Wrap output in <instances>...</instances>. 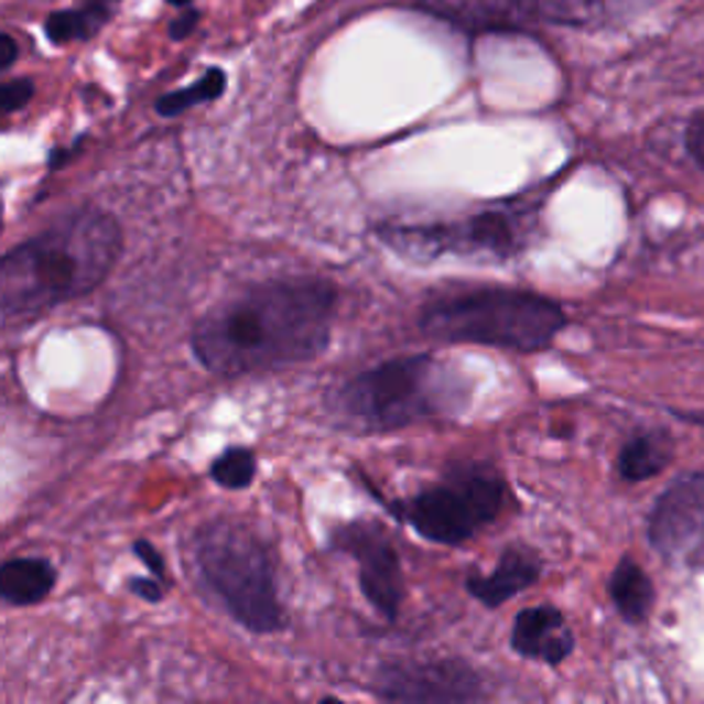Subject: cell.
I'll use <instances>...</instances> for the list:
<instances>
[{"label": "cell", "instance_id": "5b68a950", "mask_svg": "<svg viewBox=\"0 0 704 704\" xmlns=\"http://www.w3.org/2000/svg\"><path fill=\"white\" fill-rule=\"evenodd\" d=\"M193 559L204 589L248 633L270 636L286 628L273 553L251 529L231 520L202 526Z\"/></svg>", "mask_w": 704, "mask_h": 704}, {"label": "cell", "instance_id": "3957f363", "mask_svg": "<svg viewBox=\"0 0 704 704\" xmlns=\"http://www.w3.org/2000/svg\"><path fill=\"white\" fill-rule=\"evenodd\" d=\"M419 328L430 339L448 345L542 353L567 328V314L556 301L537 292L485 286L426 303L419 314Z\"/></svg>", "mask_w": 704, "mask_h": 704}, {"label": "cell", "instance_id": "9a60e30c", "mask_svg": "<svg viewBox=\"0 0 704 704\" xmlns=\"http://www.w3.org/2000/svg\"><path fill=\"white\" fill-rule=\"evenodd\" d=\"M674 457V446L667 432L641 430L622 443L617 457V474L622 481H647L663 474Z\"/></svg>", "mask_w": 704, "mask_h": 704}, {"label": "cell", "instance_id": "ba28073f", "mask_svg": "<svg viewBox=\"0 0 704 704\" xmlns=\"http://www.w3.org/2000/svg\"><path fill=\"white\" fill-rule=\"evenodd\" d=\"M331 548L347 553L358 564V584L369 606L386 622H397L404 600L399 553L377 520H350L331 531Z\"/></svg>", "mask_w": 704, "mask_h": 704}, {"label": "cell", "instance_id": "8fae6325", "mask_svg": "<svg viewBox=\"0 0 704 704\" xmlns=\"http://www.w3.org/2000/svg\"><path fill=\"white\" fill-rule=\"evenodd\" d=\"M509 645L520 658L545 663V667H559L573 656L575 636L559 608L534 606L523 608L515 617Z\"/></svg>", "mask_w": 704, "mask_h": 704}, {"label": "cell", "instance_id": "5bb4252c", "mask_svg": "<svg viewBox=\"0 0 704 704\" xmlns=\"http://www.w3.org/2000/svg\"><path fill=\"white\" fill-rule=\"evenodd\" d=\"M55 581H58V573L47 559H9L0 567V597L9 606H36V603L47 600Z\"/></svg>", "mask_w": 704, "mask_h": 704}, {"label": "cell", "instance_id": "44dd1931", "mask_svg": "<svg viewBox=\"0 0 704 704\" xmlns=\"http://www.w3.org/2000/svg\"><path fill=\"white\" fill-rule=\"evenodd\" d=\"M132 551H136V556L141 559L143 564H147V570L149 573L154 575V578H160V581H165V575H169V570H165V562H163V556H160V551L158 548L152 545V542H147V540H138L136 545H132Z\"/></svg>", "mask_w": 704, "mask_h": 704}, {"label": "cell", "instance_id": "9c48e42d", "mask_svg": "<svg viewBox=\"0 0 704 704\" xmlns=\"http://www.w3.org/2000/svg\"><path fill=\"white\" fill-rule=\"evenodd\" d=\"M647 540L667 562L704 570V470L678 476L658 496Z\"/></svg>", "mask_w": 704, "mask_h": 704}, {"label": "cell", "instance_id": "6da1fadb", "mask_svg": "<svg viewBox=\"0 0 704 704\" xmlns=\"http://www.w3.org/2000/svg\"><path fill=\"white\" fill-rule=\"evenodd\" d=\"M336 303V286L312 275L253 284L198 319L193 358L218 377L306 364L328 350Z\"/></svg>", "mask_w": 704, "mask_h": 704}, {"label": "cell", "instance_id": "ac0fdd59", "mask_svg": "<svg viewBox=\"0 0 704 704\" xmlns=\"http://www.w3.org/2000/svg\"><path fill=\"white\" fill-rule=\"evenodd\" d=\"M224 91H226V72L218 69V66H213V69H207V75H204L202 80L193 83V86L163 94V97L158 99V105H154V110H158L160 116H165V119H171V116H180L185 113V110H191L193 105L213 102V99H218Z\"/></svg>", "mask_w": 704, "mask_h": 704}, {"label": "cell", "instance_id": "d6986e66", "mask_svg": "<svg viewBox=\"0 0 704 704\" xmlns=\"http://www.w3.org/2000/svg\"><path fill=\"white\" fill-rule=\"evenodd\" d=\"M209 476L224 490H246L257 479V457L246 446H229L224 454L213 459Z\"/></svg>", "mask_w": 704, "mask_h": 704}, {"label": "cell", "instance_id": "30bf717a", "mask_svg": "<svg viewBox=\"0 0 704 704\" xmlns=\"http://www.w3.org/2000/svg\"><path fill=\"white\" fill-rule=\"evenodd\" d=\"M375 696L386 702H481L485 683L459 658H432V661H391L382 663L371 683Z\"/></svg>", "mask_w": 704, "mask_h": 704}, {"label": "cell", "instance_id": "d4e9b609", "mask_svg": "<svg viewBox=\"0 0 704 704\" xmlns=\"http://www.w3.org/2000/svg\"><path fill=\"white\" fill-rule=\"evenodd\" d=\"M0 47H3V58H0V69H11V66H14V61H17V53H20V47H17V42H14V36H11V33H3V36H0Z\"/></svg>", "mask_w": 704, "mask_h": 704}, {"label": "cell", "instance_id": "277c9868", "mask_svg": "<svg viewBox=\"0 0 704 704\" xmlns=\"http://www.w3.org/2000/svg\"><path fill=\"white\" fill-rule=\"evenodd\" d=\"M468 402L470 391L463 377L426 353L360 371L328 399L336 415L358 421L366 430H399L415 421L459 415Z\"/></svg>", "mask_w": 704, "mask_h": 704}, {"label": "cell", "instance_id": "e0dca14e", "mask_svg": "<svg viewBox=\"0 0 704 704\" xmlns=\"http://www.w3.org/2000/svg\"><path fill=\"white\" fill-rule=\"evenodd\" d=\"M119 3L121 0H83L77 9L53 11V14L47 17V22H44V33H47L50 42L55 44L91 39L97 36L99 28L113 17Z\"/></svg>", "mask_w": 704, "mask_h": 704}, {"label": "cell", "instance_id": "7c38bea8", "mask_svg": "<svg viewBox=\"0 0 704 704\" xmlns=\"http://www.w3.org/2000/svg\"><path fill=\"white\" fill-rule=\"evenodd\" d=\"M540 575L542 562L531 548L509 545L503 548L496 570L490 575H468L465 578V589L481 606L498 608L507 600H512V597H518L520 592L531 589L540 581Z\"/></svg>", "mask_w": 704, "mask_h": 704}, {"label": "cell", "instance_id": "ffe728a7", "mask_svg": "<svg viewBox=\"0 0 704 704\" xmlns=\"http://www.w3.org/2000/svg\"><path fill=\"white\" fill-rule=\"evenodd\" d=\"M33 91H36V86H33L31 77L6 80L3 88H0V108H3V113L9 116L25 108V105L33 99Z\"/></svg>", "mask_w": 704, "mask_h": 704}, {"label": "cell", "instance_id": "603a6c76", "mask_svg": "<svg viewBox=\"0 0 704 704\" xmlns=\"http://www.w3.org/2000/svg\"><path fill=\"white\" fill-rule=\"evenodd\" d=\"M130 589L132 595H138L147 603L163 600V584H160V578H154V575H149V578H132Z\"/></svg>", "mask_w": 704, "mask_h": 704}, {"label": "cell", "instance_id": "7a4b0ae2", "mask_svg": "<svg viewBox=\"0 0 704 704\" xmlns=\"http://www.w3.org/2000/svg\"><path fill=\"white\" fill-rule=\"evenodd\" d=\"M124 248L113 215L77 207L11 248L0 262V312L6 328L28 325L97 290Z\"/></svg>", "mask_w": 704, "mask_h": 704}, {"label": "cell", "instance_id": "4fadbf2b", "mask_svg": "<svg viewBox=\"0 0 704 704\" xmlns=\"http://www.w3.org/2000/svg\"><path fill=\"white\" fill-rule=\"evenodd\" d=\"M526 14H534L556 25H603L628 20L650 9L658 0H515Z\"/></svg>", "mask_w": 704, "mask_h": 704}, {"label": "cell", "instance_id": "484cf974", "mask_svg": "<svg viewBox=\"0 0 704 704\" xmlns=\"http://www.w3.org/2000/svg\"><path fill=\"white\" fill-rule=\"evenodd\" d=\"M683 421H689V424L704 426V413H683Z\"/></svg>", "mask_w": 704, "mask_h": 704}, {"label": "cell", "instance_id": "52a82bcc", "mask_svg": "<svg viewBox=\"0 0 704 704\" xmlns=\"http://www.w3.org/2000/svg\"><path fill=\"white\" fill-rule=\"evenodd\" d=\"M531 226L534 215L529 207L509 204L454 224H388L377 229V237L410 262H435L441 257L503 262L529 246Z\"/></svg>", "mask_w": 704, "mask_h": 704}, {"label": "cell", "instance_id": "2e32d148", "mask_svg": "<svg viewBox=\"0 0 704 704\" xmlns=\"http://www.w3.org/2000/svg\"><path fill=\"white\" fill-rule=\"evenodd\" d=\"M608 595L614 608L628 625H641L656 606V586L636 559L622 556L608 578Z\"/></svg>", "mask_w": 704, "mask_h": 704}, {"label": "cell", "instance_id": "8992f818", "mask_svg": "<svg viewBox=\"0 0 704 704\" xmlns=\"http://www.w3.org/2000/svg\"><path fill=\"white\" fill-rule=\"evenodd\" d=\"M507 501V479L492 465L457 463L443 470L437 485L393 503L391 512L426 542L459 548L496 523Z\"/></svg>", "mask_w": 704, "mask_h": 704}, {"label": "cell", "instance_id": "4316f807", "mask_svg": "<svg viewBox=\"0 0 704 704\" xmlns=\"http://www.w3.org/2000/svg\"><path fill=\"white\" fill-rule=\"evenodd\" d=\"M171 6H180V9H187V6L193 3V0H169Z\"/></svg>", "mask_w": 704, "mask_h": 704}, {"label": "cell", "instance_id": "7402d4cb", "mask_svg": "<svg viewBox=\"0 0 704 704\" xmlns=\"http://www.w3.org/2000/svg\"><path fill=\"white\" fill-rule=\"evenodd\" d=\"M685 147H689L691 158L696 160V165L704 171V113L694 116L685 132Z\"/></svg>", "mask_w": 704, "mask_h": 704}, {"label": "cell", "instance_id": "cb8c5ba5", "mask_svg": "<svg viewBox=\"0 0 704 704\" xmlns=\"http://www.w3.org/2000/svg\"><path fill=\"white\" fill-rule=\"evenodd\" d=\"M198 20H202V14H198L196 9H185L180 17H176L174 22H171L169 36L174 39V42H180V39H187L193 31H196Z\"/></svg>", "mask_w": 704, "mask_h": 704}]
</instances>
